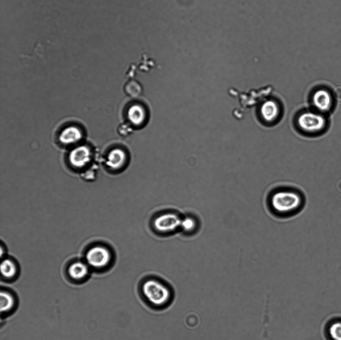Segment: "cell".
I'll return each instance as SVG.
<instances>
[{"instance_id":"obj_2","label":"cell","mask_w":341,"mask_h":340,"mask_svg":"<svg viewBox=\"0 0 341 340\" xmlns=\"http://www.w3.org/2000/svg\"><path fill=\"white\" fill-rule=\"evenodd\" d=\"M138 293L143 302L155 310H162L172 303L174 293L170 284L154 276L143 278L138 285Z\"/></svg>"},{"instance_id":"obj_14","label":"cell","mask_w":341,"mask_h":340,"mask_svg":"<svg viewBox=\"0 0 341 340\" xmlns=\"http://www.w3.org/2000/svg\"><path fill=\"white\" fill-rule=\"evenodd\" d=\"M0 272L5 278H11L16 273V268L14 263L9 259L3 260L0 264Z\"/></svg>"},{"instance_id":"obj_3","label":"cell","mask_w":341,"mask_h":340,"mask_svg":"<svg viewBox=\"0 0 341 340\" xmlns=\"http://www.w3.org/2000/svg\"><path fill=\"white\" fill-rule=\"evenodd\" d=\"M295 123L301 132L312 134L324 130L327 125V121L325 117L320 113L305 111L297 115Z\"/></svg>"},{"instance_id":"obj_6","label":"cell","mask_w":341,"mask_h":340,"mask_svg":"<svg viewBox=\"0 0 341 340\" xmlns=\"http://www.w3.org/2000/svg\"><path fill=\"white\" fill-rule=\"evenodd\" d=\"M261 119L266 124H273L279 119L280 105L276 100L272 99L264 101L259 109Z\"/></svg>"},{"instance_id":"obj_18","label":"cell","mask_w":341,"mask_h":340,"mask_svg":"<svg viewBox=\"0 0 341 340\" xmlns=\"http://www.w3.org/2000/svg\"><path fill=\"white\" fill-rule=\"evenodd\" d=\"M132 128L129 123H121L118 126L117 131L120 136L126 137L131 134Z\"/></svg>"},{"instance_id":"obj_4","label":"cell","mask_w":341,"mask_h":340,"mask_svg":"<svg viewBox=\"0 0 341 340\" xmlns=\"http://www.w3.org/2000/svg\"><path fill=\"white\" fill-rule=\"evenodd\" d=\"M181 219L176 214L166 213L157 216L153 222V225L159 232L170 233L180 228Z\"/></svg>"},{"instance_id":"obj_17","label":"cell","mask_w":341,"mask_h":340,"mask_svg":"<svg viewBox=\"0 0 341 340\" xmlns=\"http://www.w3.org/2000/svg\"><path fill=\"white\" fill-rule=\"evenodd\" d=\"M329 333L334 340H341V322L333 324L330 327Z\"/></svg>"},{"instance_id":"obj_15","label":"cell","mask_w":341,"mask_h":340,"mask_svg":"<svg viewBox=\"0 0 341 340\" xmlns=\"http://www.w3.org/2000/svg\"><path fill=\"white\" fill-rule=\"evenodd\" d=\"M14 300L12 296L6 292H1L0 295V308L1 312L9 310L13 306Z\"/></svg>"},{"instance_id":"obj_11","label":"cell","mask_w":341,"mask_h":340,"mask_svg":"<svg viewBox=\"0 0 341 340\" xmlns=\"http://www.w3.org/2000/svg\"><path fill=\"white\" fill-rule=\"evenodd\" d=\"M82 138V133L75 126H69L61 132L59 140L63 144L70 145L79 142Z\"/></svg>"},{"instance_id":"obj_9","label":"cell","mask_w":341,"mask_h":340,"mask_svg":"<svg viewBox=\"0 0 341 340\" xmlns=\"http://www.w3.org/2000/svg\"><path fill=\"white\" fill-rule=\"evenodd\" d=\"M312 104L321 112H327L331 110L333 106V97L327 90L319 89L313 94Z\"/></svg>"},{"instance_id":"obj_10","label":"cell","mask_w":341,"mask_h":340,"mask_svg":"<svg viewBox=\"0 0 341 340\" xmlns=\"http://www.w3.org/2000/svg\"><path fill=\"white\" fill-rule=\"evenodd\" d=\"M91 155L90 151L87 147L76 148L70 153L69 162L74 167L82 168L90 162Z\"/></svg>"},{"instance_id":"obj_13","label":"cell","mask_w":341,"mask_h":340,"mask_svg":"<svg viewBox=\"0 0 341 340\" xmlns=\"http://www.w3.org/2000/svg\"><path fill=\"white\" fill-rule=\"evenodd\" d=\"M123 90L127 96L135 98L142 93V87L137 80L131 79L125 83Z\"/></svg>"},{"instance_id":"obj_16","label":"cell","mask_w":341,"mask_h":340,"mask_svg":"<svg viewBox=\"0 0 341 340\" xmlns=\"http://www.w3.org/2000/svg\"><path fill=\"white\" fill-rule=\"evenodd\" d=\"M197 227V222L193 217L187 216L181 219L180 228L186 232L194 231Z\"/></svg>"},{"instance_id":"obj_7","label":"cell","mask_w":341,"mask_h":340,"mask_svg":"<svg viewBox=\"0 0 341 340\" xmlns=\"http://www.w3.org/2000/svg\"><path fill=\"white\" fill-rule=\"evenodd\" d=\"M128 123L133 127L142 126L146 122L147 112L142 104L135 103L129 105L126 112Z\"/></svg>"},{"instance_id":"obj_19","label":"cell","mask_w":341,"mask_h":340,"mask_svg":"<svg viewBox=\"0 0 341 340\" xmlns=\"http://www.w3.org/2000/svg\"><path fill=\"white\" fill-rule=\"evenodd\" d=\"M335 97L339 101H341V86H337L334 90Z\"/></svg>"},{"instance_id":"obj_1","label":"cell","mask_w":341,"mask_h":340,"mask_svg":"<svg viewBox=\"0 0 341 340\" xmlns=\"http://www.w3.org/2000/svg\"><path fill=\"white\" fill-rule=\"evenodd\" d=\"M304 197L297 187L281 185L271 189L266 197V205L273 216L286 219L296 215L302 209Z\"/></svg>"},{"instance_id":"obj_8","label":"cell","mask_w":341,"mask_h":340,"mask_svg":"<svg viewBox=\"0 0 341 340\" xmlns=\"http://www.w3.org/2000/svg\"><path fill=\"white\" fill-rule=\"evenodd\" d=\"M127 161V153L122 148H116L108 154L106 165L110 169L119 170L125 166Z\"/></svg>"},{"instance_id":"obj_12","label":"cell","mask_w":341,"mask_h":340,"mask_svg":"<svg viewBox=\"0 0 341 340\" xmlns=\"http://www.w3.org/2000/svg\"><path fill=\"white\" fill-rule=\"evenodd\" d=\"M88 272L87 265L80 261L73 263L68 269L69 275L74 279H80L84 278L87 274Z\"/></svg>"},{"instance_id":"obj_5","label":"cell","mask_w":341,"mask_h":340,"mask_svg":"<svg viewBox=\"0 0 341 340\" xmlns=\"http://www.w3.org/2000/svg\"><path fill=\"white\" fill-rule=\"evenodd\" d=\"M86 258L90 265L100 268L108 265L111 260V255L109 250L106 247L97 246L88 250Z\"/></svg>"}]
</instances>
